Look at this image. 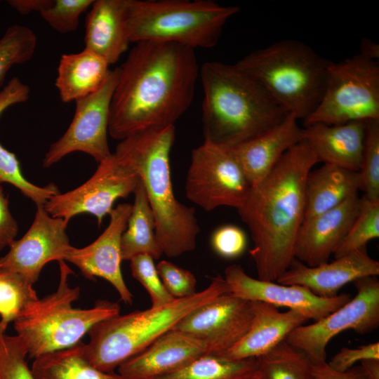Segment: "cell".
<instances>
[{
    "instance_id": "cell-1",
    "label": "cell",
    "mask_w": 379,
    "mask_h": 379,
    "mask_svg": "<svg viewBox=\"0 0 379 379\" xmlns=\"http://www.w3.org/2000/svg\"><path fill=\"white\" fill-rule=\"evenodd\" d=\"M200 67L195 50L169 42L135 44L119 67L108 133L122 140L141 131L174 125L193 100Z\"/></svg>"
},
{
    "instance_id": "cell-2",
    "label": "cell",
    "mask_w": 379,
    "mask_h": 379,
    "mask_svg": "<svg viewBox=\"0 0 379 379\" xmlns=\"http://www.w3.org/2000/svg\"><path fill=\"white\" fill-rule=\"evenodd\" d=\"M317 159L308 144L289 149L272 171L252 186L237 208L253 242L249 253L258 279L276 281L294 258L299 229L305 215V183Z\"/></svg>"
},
{
    "instance_id": "cell-3",
    "label": "cell",
    "mask_w": 379,
    "mask_h": 379,
    "mask_svg": "<svg viewBox=\"0 0 379 379\" xmlns=\"http://www.w3.org/2000/svg\"><path fill=\"white\" fill-rule=\"evenodd\" d=\"M174 140V125L152 128L121 140L114 153L142 180L154 215L158 244L169 258L193 251L200 232L194 208L180 203L173 192L170 153Z\"/></svg>"
},
{
    "instance_id": "cell-4",
    "label": "cell",
    "mask_w": 379,
    "mask_h": 379,
    "mask_svg": "<svg viewBox=\"0 0 379 379\" xmlns=\"http://www.w3.org/2000/svg\"><path fill=\"white\" fill-rule=\"evenodd\" d=\"M199 77L205 141L230 148L274 126L287 114L235 64L204 62Z\"/></svg>"
},
{
    "instance_id": "cell-5",
    "label": "cell",
    "mask_w": 379,
    "mask_h": 379,
    "mask_svg": "<svg viewBox=\"0 0 379 379\" xmlns=\"http://www.w3.org/2000/svg\"><path fill=\"white\" fill-rule=\"evenodd\" d=\"M331 62L302 41L284 39L252 51L235 65L286 114L305 120L321 100Z\"/></svg>"
},
{
    "instance_id": "cell-6",
    "label": "cell",
    "mask_w": 379,
    "mask_h": 379,
    "mask_svg": "<svg viewBox=\"0 0 379 379\" xmlns=\"http://www.w3.org/2000/svg\"><path fill=\"white\" fill-rule=\"evenodd\" d=\"M229 293L224 279L218 275L207 288L187 298L142 311L118 314L96 324L88 331L85 353L96 368L112 373L174 326L195 308Z\"/></svg>"
},
{
    "instance_id": "cell-7",
    "label": "cell",
    "mask_w": 379,
    "mask_h": 379,
    "mask_svg": "<svg viewBox=\"0 0 379 379\" xmlns=\"http://www.w3.org/2000/svg\"><path fill=\"white\" fill-rule=\"evenodd\" d=\"M239 11L212 0H124L131 43L169 42L194 50L215 46L225 25Z\"/></svg>"
},
{
    "instance_id": "cell-8",
    "label": "cell",
    "mask_w": 379,
    "mask_h": 379,
    "mask_svg": "<svg viewBox=\"0 0 379 379\" xmlns=\"http://www.w3.org/2000/svg\"><path fill=\"white\" fill-rule=\"evenodd\" d=\"M58 262L57 290L29 303L13 321L32 359L77 344L96 324L120 314L119 305L107 300H99L88 309L74 307L80 288L69 286L68 277L74 272L64 260Z\"/></svg>"
},
{
    "instance_id": "cell-9",
    "label": "cell",
    "mask_w": 379,
    "mask_h": 379,
    "mask_svg": "<svg viewBox=\"0 0 379 379\" xmlns=\"http://www.w3.org/2000/svg\"><path fill=\"white\" fill-rule=\"evenodd\" d=\"M379 119V63L359 54L331 62L321 100L303 126Z\"/></svg>"
},
{
    "instance_id": "cell-10",
    "label": "cell",
    "mask_w": 379,
    "mask_h": 379,
    "mask_svg": "<svg viewBox=\"0 0 379 379\" xmlns=\"http://www.w3.org/2000/svg\"><path fill=\"white\" fill-rule=\"evenodd\" d=\"M251 186L228 149L208 141L194 149L186 180L187 199L206 211L239 208Z\"/></svg>"
},
{
    "instance_id": "cell-11",
    "label": "cell",
    "mask_w": 379,
    "mask_h": 379,
    "mask_svg": "<svg viewBox=\"0 0 379 379\" xmlns=\"http://www.w3.org/2000/svg\"><path fill=\"white\" fill-rule=\"evenodd\" d=\"M357 294L340 308L310 325L294 329L285 340L307 354L311 361H326V347L336 335L352 329L364 334L379 325V281L369 276L353 281Z\"/></svg>"
},
{
    "instance_id": "cell-12",
    "label": "cell",
    "mask_w": 379,
    "mask_h": 379,
    "mask_svg": "<svg viewBox=\"0 0 379 379\" xmlns=\"http://www.w3.org/2000/svg\"><path fill=\"white\" fill-rule=\"evenodd\" d=\"M119 76V67L109 71L94 93L75 101L74 118L68 128L51 144L43 161L49 167L73 152H83L100 163L111 156L107 142L110 105Z\"/></svg>"
},
{
    "instance_id": "cell-13",
    "label": "cell",
    "mask_w": 379,
    "mask_h": 379,
    "mask_svg": "<svg viewBox=\"0 0 379 379\" xmlns=\"http://www.w3.org/2000/svg\"><path fill=\"white\" fill-rule=\"evenodd\" d=\"M98 164L94 174L81 186L50 198L44 205L46 211L68 222L76 215L90 213L97 218L100 226L114 202L134 192L140 177L114 153Z\"/></svg>"
},
{
    "instance_id": "cell-14",
    "label": "cell",
    "mask_w": 379,
    "mask_h": 379,
    "mask_svg": "<svg viewBox=\"0 0 379 379\" xmlns=\"http://www.w3.org/2000/svg\"><path fill=\"white\" fill-rule=\"evenodd\" d=\"M67 225L63 218L51 216L44 205H36L27 232L19 240H13L9 251L0 257V274H15L34 285L46 264L65 260L71 246L66 233Z\"/></svg>"
},
{
    "instance_id": "cell-15",
    "label": "cell",
    "mask_w": 379,
    "mask_h": 379,
    "mask_svg": "<svg viewBox=\"0 0 379 379\" xmlns=\"http://www.w3.org/2000/svg\"><path fill=\"white\" fill-rule=\"evenodd\" d=\"M252 318L251 301L225 293L192 310L173 329L203 340L218 355L244 336Z\"/></svg>"
},
{
    "instance_id": "cell-16",
    "label": "cell",
    "mask_w": 379,
    "mask_h": 379,
    "mask_svg": "<svg viewBox=\"0 0 379 379\" xmlns=\"http://www.w3.org/2000/svg\"><path fill=\"white\" fill-rule=\"evenodd\" d=\"M224 279L229 293L238 298L247 301L264 302L277 307H284L314 321L325 317L351 299L347 293L324 298L304 286L253 278L237 264L225 268Z\"/></svg>"
},
{
    "instance_id": "cell-17",
    "label": "cell",
    "mask_w": 379,
    "mask_h": 379,
    "mask_svg": "<svg viewBox=\"0 0 379 379\" xmlns=\"http://www.w3.org/2000/svg\"><path fill=\"white\" fill-rule=\"evenodd\" d=\"M132 204H119L109 213L110 220L104 232L91 244L81 248L70 246L65 260L76 265L90 280L96 277L110 283L126 304L133 303V295L123 278L120 241L131 213Z\"/></svg>"
},
{
    "instance_id": "cell-18",
    "label": "cell",
    "mask_w": 379,
    "mask_h": 379,
    "mask_svg": "<svg viewBox=\"0 0 379 379\" xmlns=\"http://www.w3.org/2000/svg\"><path fill=\"white\" fill-rule=\"evenodd\" d=\"M378 274L379 262L369 256L365 248L314 267L294 258L276 282L304 286L318 296L331 298L350 282Z\"/></svg>"
},
{
    "instance_id": "cell-19",
    "label": "cell",
    "mask_w": 379,
    "mask_h": 379,
    "mask_svg": "<svg viewBox=\"0 0 379 379\" xmlns=\"http://www.w3.org/2000/svg\"><path fill=\"white\" fill-rule=\"evenodd\" d=\"M360 204L357 194L333 208L305 218L297 234L294 258L309 267L328 262L355 220Z\"/></svg>"
},
{
    "instance_id": "cell-20",
    "label": "cell",
    "mask_w": 379,
    "mask_h": 379,
    "mask_svg": "<svg viewBox=\"0 0 379 379\" xmlns=\"http://www.w3.org/2000/svg\"><path fill=\"white\" fill-rule=\"evenodd\" d=\"M206 354L210 350L203 340L172 329L120 365L118 373L126 379H155Z\"/></svg>"
},
{
    "instance_id": "cell-21",
    "label": "cell",
    "mask_w": 379,
    "mask_h": 379,
    "mask_svg": "<svg viewBox=\"0 0 379 379\" xmlns=\"http://www.w3.org/2000/svg\"><path fill=\"white\" fill-rule=\"evenodd\" d=\"M298 119L287 114L278 124L230 148L251 186L264 179L289 149L302 140Z\"/></svg>"
},
{
    "instance_id": "cell-22",
    "label": "cell",
    "mask_w": 379,
    "mask_h": 379,
    "mask_svg": "<svg viewBox=\"0 0 379 379\" xmlns=\"http://www.w3.org/2000/svg\"><path fill=\"white\" fill-rule=\"evenodd\" d=\"M251 302L253 318L246 333L235 345L218 356L233 361L256 359L284 341L291 331L308 320L295 310L280 312L271 304Z\"/></svg>"
},
{
    "instance_id": "cell-23",
    "label": "cell",
    "mask_w": 379,
    "mask_h": 379,
    "mask_svg": "<svg viewBox=\"0 0 379 379\" xmlns=\"http://www.w3.org/2000/svg\"><path fill=\"white\" fill-rule=\"evenodd\" d=\"M366 121L342 124L316 123L302 128V140L315 154L317 162L359 171L366 135Z\"/></svg>"
},
{
    "instance_id": "cell-24",
    "label": "cell",
    "mask_w": 379,
    "mask_h": 379,
    "mask_svg": "<svg viewBox=\"0 0 379 379\" xmlns=\"http://www.w3.org/2000/svg\"><path fill=\"white\" fill-rule=\"evenodd\" d=\"M85 49L109 65L118 61L130 44L124 20V0L94 1L86 18Z\"/></svg>"
},
{
    "instance_id": "cell-25",
    "label": "cell",
    "mask_w": 379,
    "mask_h": 379,
    "mask_svg": "<svg viewBox=\"0 0 379 379\" xmlns=\"http://www.w3.org/2000/svg\"><path fill=\"white\" fill-rule=\"evenodd\" d=\"M358 171L324 164L311 171L305 183V215L309 218L333 208L360 190Z\"/></svg>"
},
{
    "instance_id": "cell-26",
    "label": "cell",
    "mask_w": 379,
    "mask_h": 379,
    "mask_svg": "<svg viewBox=\"0 0 379 379\" xmlns=\"http://www.w3.org/2000/svg\"><path fill=\"white\" fill-rule=\"evenodd\" d=\"M102 58L85 49L63 54L59 62L55 86L63 102L76 101L96 91L109 69Z\"/></svg>"
},
{
    "instance_id": "cell-27",
    "label": "cell",
    "mask_w": 379,
    "mask_h": 379,
    "mask_svg": "<svg viewBox=\"0 0 379 379\" xmlns=\"http://www.w3.org/2000/svg\"><path fill=\"white\" fill-rule=\"evenodd\" d=\"M29 92L27 85L18 77L12 78L0 91V116L10 106L27 101ZM4 182L15 186L36 205H44L50 198L60 194L53 183L41 187L29 182L22 174L15 154L0 143V183Z\"/></svg>"
},
{
    "instance_id": "cell-28",
    "label": "cell",
    "mask_w": 379,
    "mask_h": 379,
    "mask_svg": "<svg viewBox=\"0 0 379 379\" xmlns=\"http://www.w3.org/2000/svg\"><path fill=\"white\" fill-rule=\"evenodd\" d=\"M133 194L131 213L121 237V260H131L142 254L159 259L163 252L156 237L154 215L140 178Z\"/></svg>"
},
{
    "instance_id": "cell-29",
    "label": "cell",
    "mask_w": 379,
    "mask_h": 379,
    "mask_svg": "<svg viewBox=\"0 0 379 379\" xmlns=\"http://www.w3.org/2000/svg\"><path fill=\"white\" fill-rule=\"evenodd\" d=\"M86 343L77 344L34 359L31 368L34 379H126L119 373L102 371L88 361Z\"/></svg>"
},
{
    "instance_id": "cell-30",
    "label": "cell",
    "mask_w": 379,
    "mask_h": 379,
    "mask_svg": "<svg viewBox=\"0 0 379 379\" xmlns=\"http://www.w3.org/2000/svg\"><path fill=\"white\" fill-rule=\"evenodd\" d=\"M255 359L260 379H313L310 357L286 340Z\"/></svg>"
},
{
    "instance_id": "cell-31",
    "label": "cell",
    "mask_w": 379,
    "mask_h": 379,
    "mask_svg": "<svg viewBox=\"0 0 379 379\" xmlns=\"http://www.w3.org/2000/svg\"><path fill=\"white\" fill-rule=\"evenodd\" d=\"M256 369L255 359L233 361L206 354L155 379H241Z\"/></svg>"
},
{
    "instance_id": "cell-32",
    "label": "cell",
    "mask_w": 379,
    "mask_h": 379,
    "mask_svg": "<svg viewBox=\"0 0 379 379\" xmlns=\"http://www.w3.org/2000/svg\"><path fill=\"white\" fill-rule=\"evenodd\" d=\"M378 237L379 201H373L362 197L355 220L333 255L335 258H338L365 248L369 241Z\"/></svg>"
},
{
    "instance_id": "cell-33",
    "label": "cell",
    "mask_w": 379,
    "mask_h": 379,
    "mask_svg": "<svg viewBox=\"0 0 379 379\" xmlns=\"http://www.w3.org/2000/svg\"><path fill=\"white\" fill-rule=\"evenodd\" d=\"M33 285L15 274H0V335L32 302L37 300Z\"/></svg>"
},
{
    "instance_id": "cell-34",
    "label": "cell",
    "mask_w": 379,
    "mask_h": 379,
    "mask_svg": "<svg viewBox=\"0 0 379 379\" xmlns=\"http://www.w3.org/2000/svg\"><path fill=\"white\" fill-rule=\"evenodd\" d=\"M36 44L37 37L28 27L12 25L7 28L0 39V87L13 65L31 60Z\"/></svg>"
},
{
    "instance_id": "cell-35",
    "label": "cell",
    "mask_w": 379,
    "mask_h": 379,
    "mask_svg": "<svg viewBox=\"0 0 379 379\" xmlns=\"http://www.w3.org/2000/svg\"><path fill=\"white\" fill-rule=\"evenodd\" d=\"M360 190L371 201H379V119L366 121L360 169Z\"/></svg>"
},
{
    "instance_id": "cell-36",
    "label": "cell",
    "mask_w": 379,
    "mask_h": 379,
    "mask_svg": "<svg viewBox=\"0 0 379 379\" xmlns=\"http://www.w3.org/2000/svg\"><path fill=\"white\" fill-rule=\"evenodd\" d=\"M27 350L16 335H0V379H34L29 368Z\"/></svg>"
},
{
    "instance_id": "cell-37",
    "label": "cell",
    "mask_w": 379,
    "mask_h": 379,
    "mask_svg": "<svg viewBox=\"0 0 379 379\" xmlns=\"http://www.w3.org/2000/svg\"><path fill=\"white\" fill-rule=\"evenodd\" d=\"M94 0H52L39 13L42 18L55 31L67 34L75 31L79 17Z\"/></svg>"
},
{
    "instance_id": "cell-38",
    "label": "cell",
    "mask_w": 379,
    "mask_h": 379,
    "mask_svg": "<svg viewBox=\"0 0 379 379\" xmlns=\"http://www.w3.org/2000/svg\"><path fill=\"white\" fill-rule=\"evenodd\" d=\"M133 277L147 291L152 302L151 307H161L173 301L158 274L154 259L146 254L138 255L130 260Z\"/></svg>"
},
{
    "instance_id": "cell-39",
    "label": "cell",
    "mask_w": 379,
    "mask_h": 379,
    "mask_svg": "<svg viewBox=\"0 0 379 379\" xmlns=\"http://www.w3.org/2000/svg\"><path fill=\"white\" fill-rule=\"evenodd\" d=\"M159 277L166 291L175 299L194 295L197 279L190 271L163 260L156 265Z\"/></svg>"
},
{
    "instance_id": "cell-40",
    "label": "cell",
    "mask_w": 379,
    "mask_h": 379,
    "mask_svg": "<svg viewBox=\"0 0 379 379\" xmlns=\"http://www.w3.org/2000/svg\"><path fill=\"white\" fill-rule=\"evenodd\" d=\"M213 250L219 256L232 259L240 256L246 250L247 238L242 229L234 225L218 227L211 238Z\"/></svg>"
},
{
    "instance_id": "cell-41",
    "label": "cell",
    "mask_w": 379,
    "mask_h": 379,
    "mask_svg": "<svg viewBox=\"0 0 379 379\" xmlns=\"http://www.w3.org/2000/svg\"><path fill=\"white\" fill-rule=\"evenodd\" d=\"M366 359H379V343L374 342L355 348L343 347L328 362L338 371H345L358 362Z\"/></svg>"
},
{
    "instance_id": "cell-42",
    "label": "cell",
    "mask_w": 379,
    "mask_h": 379,
    "mask_svg": "<svg viewBox=\"0 0 379 379\" xmlns=\"http://www.w3.org/2000/svg\"><path fill=\"white\" fill-rule=\"evenodd\" d=\"M18 231V223L9 209L8 197L0 186V251L15 240Z\"/></svg>"
},
{
    "instance_id": "cell-43",
    "label": "cell",
    "mask_w": 379,
    "mask_h": 379,
    "mask_svg": "<svg viewBox=\"0 0 379 379\" xmlns=\"http://www.w3.org/2000/svg\"><path fill=\"white\" fill-rule=\"evenodd\" d=\"M313 379H367L360 366L345 371L331 368L326 361H311Z\"/></svg>"
},
{
    "instance_id": "cell-44",
    "label": "cell",
    "mask_w": 379,
    "mask_h": 379,
    "mask_svg": "<svg viewBox=\"0 0 379 379\" xmlns=\"http://www.w3.org/2000/svg\"><path fill=\"white\" fill-rule=\"evenodd\" d=\"M52 0H9L8 4L19 13L27 15L31 12L40 13Z\"/></svg>"
},
{
    "instance_id": "cell-45",
    "label": "cell",
    "mask_w": 379,
    "mask_h": 379,
    "mask_svg": "<svg viewBox=\"0 0 379 379\" xmlns=\"http://www.w3.org/2000/svg\"><path fill=\"white\" fill-rule=\"evenodd\" d=\"M360 53L364 58L377 61L379 58V46L370 39L363 37L359 44Z\"/></svg>"
},
{
    "instance_id": "cell-46",
    "label": "cell",
    "mask_w": 379,
    "mask_h": 379,
    "mask_svg": "<svg viewBox=\"0 0 379 379\" xmlns=\"http://www.w3.org/2000/svg\"><path fill=\"white\" fill-rule=\"evenodd\" d=\"M367 379H379V359H366L360 365Z\"/></svg>"
},
{
    "instance_id": "cell-47",
    "label": "cell",
    "mask_w": 379,
    "mask_h": 379,
    "mask_svg": "<svg viewBox=\"0 0 379 379\" xmlns=\"http://www.w3.org/2000/svg\"><path fill=\"white\" fill-rule=\"evenodd\" d=\"M241 379H260V373L256 369L255 371H253L252 373H249Z\"/></svg>"
}]
</instances>
